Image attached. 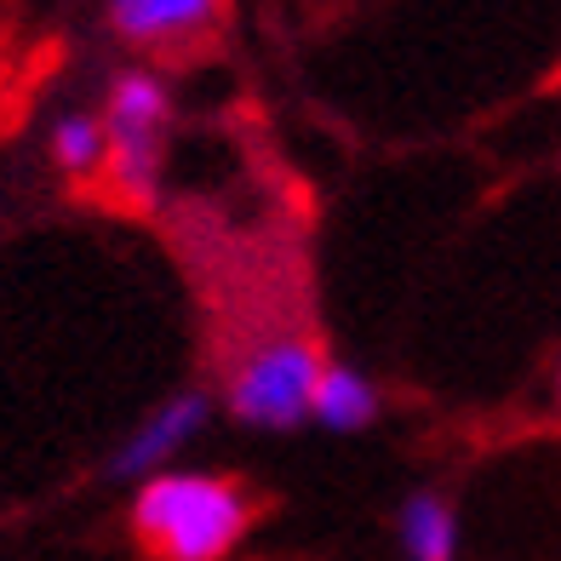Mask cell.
<instances>
[{
	"instance_id": "cell-1",
	"label": "cell",
	"mask_w": 561,
	"mask_h": 561,
	"mask_svg": "<svg viewBox=\"0 0 561 561\" xmlns=\"http://www.w3.org/2000/svg\"><path fill=\"white\" fill-rule=\"evenodd\" d=\"M252 516V493L218 470H161L133 493V539L156 561H229Z\"/></svg>"
},
{
	"instance_id": "cell-2",
	"label": "cell",
	"mask_w": 561,
	"mask_h": 561,
	"mask_svg": "<svg viewBox=\"0 0 561 561\" xmlns=\"http://www.w3.org/2000/svg\"><path fill=\"white\" fill-rule=\"evenodd\" d=\"M104 178L126 207H161L167 190V133H172V87L156 69H121L104 92Z\"/></svg>"
},
{
	"instance_id": "cell-3",
	"label": "cell",
	"mask_w": 561,
	"mask_h": 561,
	"mask_svg": "<svg viewBox=\"0 0 561 561\" xmlns=\"http://www.w3.org/2000/svg\"><path fill=\"white\" fill-rule=\"evenodd\" d=\"M327 355L310 339H264L252 344L224 385V407L241 430H264V436H287V430L316 419V385H321Z\"/></svg>"
},
{
	"instance_id": "cell-4",
	"label": "cell",
	"mask_w": 561,
	"mask_h": 561,
	"mask_svg": "<svg viewBox=\"0 0 561 561\" xmlns=\"http://www.w3.org/2000/svg\"><path fill=\"white\" fill-rule=\"evenodd\" d=\"M207 419H213V401L201 396V390L167 396L161 407H149V413L121 436V447L110 453L104 476H110V481H149V476L172 470V458L184 453L201 430H207Z\"/></svg>"
},
{
	"instance_id": "cell-5",
	"label": "cell",
	"mask_w": 561,
	"mask_h": 561,
	"mask_svg": "<svg viewBox=\"0 0 561 561\" xmlns=\"http://www.w3.org/2000/svg\"><path fill=\"white\" fill-rule=\"evenodd\" d=\"M224 18V0H104L110 35L138 46V53H167V46H195L213 35Z\"/></svg>"
},
{
	"instance_id": "cell-6",
	"label": "cell",
	"mask_w": 561,
	"mask_h": 561,
	"mask_svg": "<svg viewBox=\"0 0 561 561\" xmlns=\"http://www.w3.org/2000/svg\"><path fill=\"white\" fill-rule=\"evenodd\" d=\"M396 550H401V561H458L465 527H458L453 499L436 488L407 493L396 510Z\"/></svg>"
},
{
	"instance_id": "cell-7",
	"label": "cell",
	"mask_w": 561,
	"mask_h": 561,
	"mask_svg": "<svg viewBox=\"0 0 561 561\" xmlns=\"http://www.w3.org/2000/svg\"><path fill=\"white\" fill-rule=\"evenodd\" d=\"M378 385L355 367V362H333L327 355V367H321V385H316V419L321 430H333V436H362V430L378 424Z\"/></svg>"
},
{
	"instance_id": "cell-8",
	"label": "cell",
	"mask_w": 561,
	"mask_h": 561,
	"mask_svg": "<svg viewBox=\"0 0 561 561\" xmlns=\"http://www.w3.org/2000/svg\"><path fill=\"white\" fill-rule=\"evenodd\" d=\"M46 156H53V167H58L64 178L104 172V156H110L104 115H98V110H64V115L53 121V133H46Z\"/></svg>"
},
{
	"instance_id": "cell-9",
	"label": "cell",
	"mask_w": 561,
	"mask_h": 561,
	"mask_svg": "<svg viewBox=\"0 0 561 561\" xmlns=\"http://www.w3.org/2000/svg\"><path fill=\"white\" fill-rule=\"evenodd\" d=\"M556 401H561V367H556Z\"/></svg>"
}]
</instances>
